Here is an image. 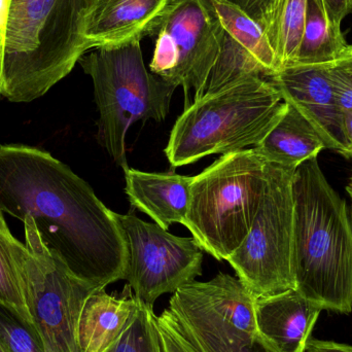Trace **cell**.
Segmentation results:
<instances>
[{
	"label": "cell",
	"instance_id": "1",
	"mask_svg": "<svg viewBox=\"0 0 352 352\" xmlns=\"http://www.w3.org/2000/svg\"><path fill=\"white\" fill-rule=\"evenodd\" d=\"M0 209L34 219L43 242L78 278L105 289L124 279L127 250L113 211L45 151L0 144Z\"/></svg>",
	"mask_w": 352,
	"mask_h": 352
},
{
	"label": "cell",
	"instance_id": "2",
	"mask_svg": "<svg viewBox=\"0 0 352 352\" xmlns=\"http://www.w3.org/2000/svg\"><path fill=\"white\" fill-rule=\"evenodd\" d=\"M295 289L318 307L352 312V214L316 158L293 177Z\"/></svg>",
	"mask_w": 352,
	"mask_h": 352
},
{
	"label": "cell",
	"instance_id": "3",
	"mask_svg": "<svg viewBox=\"0 0 352 352\" xmlns=\"http://www.w3.org/2000/svg\"><path fill=\"white\" fill-rule=\"evenodd\" d=\"M97 0H12L0 95L31 102L47 94L90 50L86 26Z\"/></svg>",
	"mask_w": 352,
	"mask_h": 352
},
{
	"label": "cell",
	"instance_id": "4",
	"mask_svg": "<svg viewBox=\"0 0 352 352\" xmlns=\"http://www.w3.org/2000/svg\"><path fill=\"white\" fill-rule=\"evenodd\" d=\"M274 85L245 76L184 109L171 131L165 154L173 168L209 155H227L256 146L287 111Z\"/></svg>",
	"mask_w": 352,
	"mask_h": 352
},
{
	"label": "cell",
	"instance_id": "5",
	"mask_svg": "<svg viewBox=\"0 0 352 352\" xmlns=\"http://www.w3.org/2000/svg\"><path fill=\"white\" fill-rule=\"evenodd\" d=\"M142 38L96 47L78 63L92 78L99 111V144L122 168H128L126 136L138 122H162L177 87L146 69Z\"/></svg>",
	"mask_w": 352,
	"mask_h": 352
},
{
	"label": "cell",
	"instance_id": "6",
	"mask_svg": "<svg viewBox=\"0 0 352 352\" xmlns=\"http://www.w3.org/2000/svg\"><path fill=\"white\" fill-rule=\"evenodd\" d=\"M268 162L256 148L223 155L190 186L186 226L202 250L219 261L241 245L264 195Z\"/></svg>",
	"mask_w": 352,
	"mask_h": 352
},
{
	"label": "cell",
	"instance_id": "7",
	"mask_svg": "<svg viewBox=\"0 0 352 352\" xmlns=\"http://www.w3.org/2000/svg\"><path fill=\"white\" fill-rule=\"evenodd\" d=\"M25 243L16 265L23 297L45 352H80L78 324L85 304L99 287L78 278L43 242L34 219L25 217Z\"/></svg>",
	"mask_w": 352,
	"mask_h": 352
},
{
	"label": "cell",
	"instance_id": "8",
	"mask_svg": "<svg viewBox=\"0 0 352 352\" xmlns=\"http://www.w3.org/2000/svg\"><path fill=\"white\" fill-rule=\"evenodd\" d=\"M296 169L268 162L264 195L241 245L228 262L256 298L295 289L293 272Z\"/></svg>",
	"mask_w": 352,
	"mask_h": 352
},
{
	"label": "cell",
	"instance_id": "9",
	"mask_svg": "<svg viewBox=\"0 0 352 352\" xmlns=\"http://www.w3.org/2000/svg\"><path fill=\"white\" fill-rule=\"evenodd\" d=\"M221 25L208 0H170L150 36L155 38L151 72L182 86L186 107L206 92L221 50Z\"/></svg>",
	"mask_w": 352,
	"mask_h": 352
},
{
	"label": "cell",
	"instance_id": "10",
	"mask_svg": "<svg viewBox=\"0 0 352 352\" xmlns=\"http://www.w3.org/2000/svg\"><path fill=\"white\" fill-rule=\"evenodd\" d=\"M127 250L124 280L146 305L202 274L203 252L194 238L178 237L157 223L113 212Z\"/></svg>",
	"mask_w": 352,
	"mask_h": 352
},
{
	"label": "cell",
	"instance_id": "11",
	"mask_svg": "<svg viewBox=\"0 0 352 352\" xmlns=\"http://www.w3.org/2000/svg\"><path fill=\"white\" fill-rule=\"evenodd\" d=\"M330 64H293L269 78L281 98L297 109L318 132L327 148L352 158L343 111L330 78Z\"/></svg>",
	"mask_w": 352,
	"mask_h": 352
},
{
	"label": "cell",
	"instance_id": "12",
	"mask_svg": "<svg viewBox=\"0 0 352 352\" xmlns=\"http://www.w3.org/2000/svg\"><path fill=\"white\" fill-rule=\"evenodd\" d=\"M168 309L197 352H278L260 334H250L221 318L194 281L173 294Z\"/></svg>",
	"mask_w": 352,
	"mask_h": 352
},
{
	"label": "cell",
	"instance_id": "13",
	"mask_svg": "<svg viewBox=\"0 0 352 352\" xmlns=\"http://www.w3.org/2000/svg\"><path fill=\"white\" fill-rule=\"evenodd\" d=\"M322 308L295 289L256 299L258 334L278 352H306Z\"/></svg>",
	"mask_w": 352,
	"mask_h": 352
},
{
	"label": "cell",
	"instance_id": "14",
	"mask_svg": "<svg viewBox=\"0 0 352 352\" xmlns=\"http://www.w3.org/2000/svg\"><path fill=\"white\" fill-rule=\"evenodd\" d=\"M170 0H97L87 21L91 49L150 36Z\"/></svg>",
	"mask_w": 352,
	"mask_h": 352
},
{
	"label": "cell",
	"instance_id": "15",
	"mask_svg": "<svg viewBox=\"0 0 352 352\" xmlns=\"http://www.w3.org/2000/svg\"><path fill=\"white\" fill-rule=\"evenodd\" d=\"M126 194L132 206L154 219L157 225L168 230L173 223L184 225L190 205V186L194 176L170 171L150 173L136 169H124Z\"/></svg>",
	"mask_w": 352,
	"mask_h": 352
},
{
	"label": "cell",
	"instance_id": "16",
	"mask_svg": "<svg viewBox=\"0 0 352 352\" xmlns=\"http://www.w3.org/2000/svg\"><path fill=\"white\" fill-rule=\"evenodd\" d=\"M131 291L126 285L121 297H117L99 289L89 297L78 324L80 352L111 351L140 306V300Z\"/></svg>",
	"mask_w": 352,
	"mask_h": 352
},
{
	"label": "cell",
	"instance_id": "17",
	"mask_svg": "<svg viewBox=\"0 0 352 352\" xmlns=\"http://www.w3.org/2000/svg\"><path fill=\"white\" fill-rule=\"evenodd\" d=\"M287 105L283 118L254 148L267 162L297 169L327 148L303 116L292 105Z\"/></svg>",
	"mask_w": 352,
	"mask_h": 352
},
{
	"label": "cell",
	"instance_id": "18",
	"mask_svg": "<svg viewBox=\"0 0 352 352\" xmlns=\"http://www.w3.org/2000/svg\"><path fill=\"white\" fill-rule=\"evenodd\" d=\"M197 291L232 326L250 334H258L256 299L239 278L225 273L205 283L194 280Z\"/></svg>",
	"mask_w": 352,
	"mask_h": 352
},
{
	"label": "cell",
	"instance_id": "19",
	"mask_svg": "<svg viewBox=\"0 0 352 352\" xmlns=\"http://www.w3.org/2000/svg\"><path fill=\"white\" fill-rule=\"evenodd\" d=\"M349 47L346 38L327 12L322 0H307L305 28L295 64H328Z\"/></svg>",
	"mask_w": 352,
	"mask_h": 352
},
{
	"label": "cell",
	"instance_id": "20",
	"mask_svg": "<svg viewBox=\"0 0 352 352\" xmlns=\"http://www.w3.org/2000/svg\"><path fill=\"white\" fill-rule=\"evenodd\" d=\"M208 2L223 28L252 52L268 72L269 78L274 76L279 70L278 63L262 27L233 4L219 0Z\"/></svg>",
	"mask_w": 352,
	"mask_h": 352
},
{
	"label": "cell",
	"instance_id": "21",
	"mask_svg": "<svg viewBox=\"0 0 352 352\" xmlns=\"http://www.w3.org/2000/svg\"><path fill=\"white\" fill-rule=\"evenodd\" d=\"M307 0H283L266 36L279 69L297 62L305 28Z\"/></svg>",
	"mask_w": 352,
	"mask_h": 352
},
{
	"label": "cell",
	"instance_id": "22",
	"mask_svg": "<svg viewBox=\"0 0 352 352\" xmlns=\"http://www.w3.org/2000/svg\"><path fill=\"white\" fill-rule=\"evenodd\" d=\"M221 50L207 82L206 92L212 93L226 85L245 76H260L268 80V72L252 52L221 26Z\"/></svg>",
	"mask_w": 352,
	"mask_h": 352
},
{
	"label": "cell",
	"instance_id": "23",
	"mask_svg": "<svg viewBox=\"0 0 352 352\" xmlns=\"http://www.w3.org/2000/svg\"><path fill=\"white\" fill-rule=\"evenodd\" d=\"M21 245L22 242L12 235L4 212L0 209V305L33 328L16 271V256Z\"/></svg>",
	"mask_w": 352,
	"mask_h": 352
},
{
	"label": "cell",
	"instance_id": "24",
	"mask_svg": "<svg viewBox=\"0 0 352 352\" xmlns=\"http://www.w3.org/2000/svg\"><path fill=\"white\" fill-rule=\"evenodd\" d=\"M109 352H163L157 316L152 306L140 300L133 318Z\"/></svg>",
	"mask_w": 352,
	"mask_h": 352
},
{
	"label": "cell",
	"instance_id": "25",
	"mask_svg": "<svg viewBox=\"0 0 352 352\" xmlns=\"http://www.w3.org/2000/svg\"><path fill=\"white\" fill-rule=\"evenodd\" d=\"M0 343L6 352H45L34 329L1 305Z\"/></svg>",
	"mask_w": 352,
	"mask_h": 352
},
{
	"label": "cell",
	"instance_id": "26",
	"mask_svg": "<svg viewBox=\"0 0 352 352\" xmlns=\"http://www.w3.org/2000/svg\"><path fill=\"white\" fill-rule=\"evenodd\" d=\"M329 72L341 111H352V45L330 64Z\"/></svg>",
	"mask_w": 352,
	"mask_h": 352
},
{
	"label": "cell",
	"instance_id": "27",
	"mask_svg": "<svg viewBox=\"0 0 352 352\" xmlns=\"http://www.w3.org/2000/svg\"><path fill=\"white\" fill-rule=\"evenodd\" d=\"M163 352H197L186 338L173 312L167 308L157 316Z\"/></svg>",
	"mask_w": 352,
	"mask_h": 352
},
{
	"label": "cell",
	"instance_id": "28",
	"mask_svg": "<svg viewBox=\"0 0 352 352\" xmlns=\"http://www.w3.org/2000/svg\"><path fill=\"white\" fill-rule=\"evenodd\" d=\"M239 8L262 27L265 34L272 26L283 0H219Z\"/></svg>",
	"mask_w": 352,
	"mask_h": 352
},
{
	"label": "cell",
	"instance_id": "29",
	"mask_svg": "<svg viewBox=\"0 0 352 352\" xmlns=\"http://www.w3.org/2000/svg\"><path fill=\"white\" fill-rule=\"evenodd\" d=\"M327 12L336 24H342V21L352 12V0H322Z\"/></svg>",
	"mask_w": 352,
	"mask_h": 352
},
{
	"label": "cell",
	"instance_id": "30",
	"mask_svg": "<svg viewBox=\"0 0 352 352\" xmlns=\"http://www.w3.org/2000/svg\"><path fill=\"white\" fill-rule=\"evenodd\" d=\"M306 352H352V345L342 344L334 341L310 339Z\"/></svg>",
	"mask_w": 352,
	"mask_h": 352
},
{
	"label": "cell",
	"instance_id": "31",
	"mask_svg": "<svg viewBox=\"0 0 352 352\" xmlns=\"http://www.w3.org/2000/svg\"><path fill=\"white\" fill-rule=\"evenodd\" d=\"M12 0H0V36L6 37V25L10 14Z\"/></svg>",
	"mask_w": 352,
	"mask_h": 352
},
{
	"label": "cell",
	"instance_id": "32",
	"mask_svg": "<svg viewBox=\"0 0 352 352\" xmlns=\"http://www.w3.org/2000/svg\"><path fill=\"white\" fill-rule=\"evenodd\" d=\"M343 123L347 140L352 146V111H343Z\"/></svg>",
	"mask_w": 352,
	"mask_h": 352
},
{
	"label": "cell",
	"instance_id": "33",
	"mask_svg": "<svg viewBox=\"0 0 352 352\" xmlns=\"http://www.w3.org/2000/svg\"><path fill=\"white\" fill-rule=\"evenodd\" d=\"M4 39L0 36V82H1L2 63H3Z\"/></svg>",
	"mask_w": 352,
	"mask_h": 352
},
{
	"label": "cell",
	"instance_id": "34",
	"mask_svg": "<svg viewBox=\"0 0 352 352\" xmlns=\"http://www.w3.org/2000/svg\"><path fill=\"white\" fill-rule=\"evenodd\" d=\"M346 190L352 200V176L351 177V180H349V186H346Z\"/></svg>",
	"mask_w": 352,
	"mask_h": 352
},
{
	"label": "cell",
	"instance_id": "35",
	"mask_svg": "<svg viewBox=\"0 0 352 352\" xmlns=\"http://www.w3.org/2000/svg\"><path fill=\"white\" fill-rule=\"evenodd\" d=\"M0 352H6V349H4L3 346H2L1 343H0Z\"/></svg>",
	"mask_w": 352,
	"mask_h": 352
}]
</instances>
